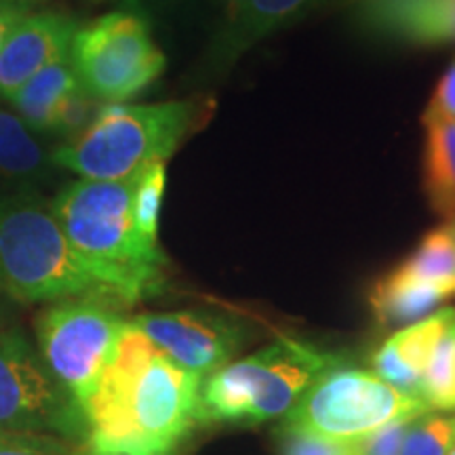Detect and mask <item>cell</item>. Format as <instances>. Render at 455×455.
I'll return each mask as SVG.
<instances>
[{"mask_svg": "<svg viewBox=\"0 0 455 455\" xmlns=\"http://www.w3.org/2000/svg\"><path fill=\"white\" fill-rule=\"evenodd\" d=\"M201 384L127 321L83 405L84 455H175L198 424Z\"/></svg>", "mask_w": 455, "mask_h": 455, "instance_id": "6da1fadb", "label": "cell"}, {"mask_svg": "<svg viewBox=\"0 0 455 455\" xmlns=\"http://www.w3.org/2000/svg\"><path fill=\"white\" fill-rule=\"evenodd\" d=\"M138 178L140 173L118 181H74L51 203L78 258L124 306L155 298L167 284V258L133 221Z\"/></svg>", "mask_w": 455, "mask_h": 455, "instance_id": "7a4b0ae2", "label": "cell"}, {"mask_svg": "<svg viewBox=\"0 0 455 455\" xmlns=\"http://www.w3.org/2000/svg\"><path fill=\"white\" fill-rule=\"evenodd\" d=\"M209 118V101L110 104L93 123L51 155L83 180L118 181L155 163H167L192 131Z\"/></svg>", "mask_w": 455, "mask_h": 455, "instance_id": "3957f363", "label": "cell"}, {"mask_svg": "<svg viewBox=\"0 0 455 455\" xmlns=\"http://www.w3.org/2000/svg\"><path fill=\"white\" fill-rule=\"evenodd\" d=\"M0 293L21 304L101 298L124 306L78 258L51 207L21 196L0 201Z\"/></svg>", "mask_w": 455, "mask_h": 455, "instance_id": "277c9868", "label": "cell"}, {"mask_svg": "<svg viewBox=\"0 0 455 455\" xmlns=\"http://www.w3.org/2000/svg\"><path fill=\"white\" fill-rule=\"evenodd\" d=\"M339 356L308 341L281 338L209 375L198 395V424H259L291 409Z\"/></svg>", "mask_w": 455, "mask_h": 455, "instance_id": "5b68a950", "label": "cell"}, {"mask_svg": "<svg viewBox=\"0 0 455 455\" xmlns=\"http://www.w3.org/2000/svg\"><path fill=\"white\" fill-rule=\"evenodd\" d=\"M422 413H428V407L419 398L405 395L375 373L335 365L318 375L284 413L281 426L329 441L355 443L395 419Z\"/></svg>", "mask_w": 455, "mask_h": 455, "instance_id": "8992f818", "label": "cell"}, {"mask_svg": "<svg viewBox=\"0 0 455 455\" xmlns=\"http://www.w3.org/2000/svg\"><path fill=\"white\" fill-rule=\"evenodd\" d=\"M118 306L101 298L64 299L49 306L36 321L38 352L81 411L127 323Z\"/></svg>", "mask_w": 455, "mask_h": 455, "instance_id": "52a82bcc", "label": "cell"}, {"mask_svg": "<svg viewBox=\"0 0 455 455\" xmlns=\"http://www.w3.org/2000/svg\"><path fill=\"white\" fill-rule=\"evenodd\" d=\"M70 61L83 87L108 104H123L140 95L167 66L146 21L123 11L78 28Z\"/></svg>", "mask_w": 455, "mask_h": 455, "instance_id": "ba28073f", "label": "cell"}, {"mask_svg": "<svg viewBox=\"0 0 455 455\" xmlns=\"http://www.w3.org/2000/svg\"><path fill=\"white\" fill-rule=\"evenodd\" d=\"M0 428L83 439L81 407L20 329L0 333Z\"/></svg>", "mask_w": 455, "mask_h": 455, "instance_id": "9c48e42d", "label": "cell"}, {"mask_svg": "<svg viewBox=\"0 0 455 455\" xmlns=\"http://www.w3.org/2000/svg\"><path fill=\"white\" fill-rule=\"evenodd\" d=\"M131 323L163 355L201 378L226 367L244 341L236 321L209 312H148Z\"/></svg>", "mask_w": 455, "mask_h": 455, "instance_id": "30bf717a", "label": "cell"}, {"mask_svg": "<svg viewBox=\"0 0 455 455\" xmlns=\"http://www.w3.org/2000/svg\"><path fill=\"white\" fill-rule=\"evenodd\" d=\"M76 30V21L64 13H26L0 49V98L7 100L34 74L70 55Z\"/></svg>", "mask_w": 455, "mask_h": 455, "instance_id": "8fae6325", "label": "cell"}, {"mask_svg": "<svg viewBox=\"0 0 455 455\" xmlns=\"http://www.w3.org/2000/svg\"><path fill=\"white\" fill-rule=\"evenodd\" d=\"M325 0H228L224 26L213 44L220 68L230 66L268 34L293 24Z\"/></svg>", "mask_w": 455, "mask_h": 455, "instance_id": "7c38bea8", "label": "cell"}, {"mask_svg": "<svg viewBox=\"0 0 455 455\" xmlns=\"http://www.w3.org/2000/svg\"><path fill=\"white\" fill-rule=\"evenodd\" d=\"M453 316L455 308H443L396 331L375 352V375L405 395L419 398L432 350Z\"/></svg>", "mask_w": 455, "mask_h": 455, "instance_id": "4fadbf2b", "label": "cell"}, {"mask_svg": "<svg viewBox=\"0 0 455 455\" xmlns=\"http://www.w3.org/2000/svg\"><path fill=\"white\" fill-rule=\"evenodd\" d=\"M373 30L419 44L455 41V0H356Z\"/></svg>", "mask_w": 455, "mask_h": 455, "instance_id": "5bb4252c", "label": "cell"}, {"mask_svg": "<svg viewBox=\"0 0 455 455\" xmlns=\"http://www.w3.org/2000/svg\"><path fill=\"white\" fill-rule=\"evenodd\" d=\"M447 299L451 298L441 287L409 275L403 266L379 278L369 298L375 318L384 327L411 325L419 318L432 315V310L439 308Z\"/></svg>", "mask_w": 455, "mask_h": 455, "instance_id": "9a60e30c", "label": "cell"}, {"mask_svg": "<svg viewBox=\"0 0 455 455\" xmlns=\"http://www.w3.org/2000/svg\"><path fill=\"white\" fill-rule=\"evenodd\" d=\"M78 87L81 81L68 55L34 74L24 87L9 95L7 101L32 131H49L57 110Z\"/></svg>", "mask_w": 455, "mask_h": 455, "instance_id": "2e32d148", "label": "cell"}, {"mask_svg": "<svg viewBox=\"0 0 455 455\" xmlns=\"http://www.w3.org/2000/svg\"><path fill=\"white\" fill-rule=\"evenodd\" d=\"M424 184L435 212L455 218V121L424 114Z\"/></svg>", "mask_w": 455, "mask_h": 455, "instance_id": "e0dca14e", "label": "cell"}, {"mask_svg": "<svg viewBox=\"0 0 455 455\" xmlns=\"http://www.w3.org/2000/svg\"><path fill=\"white\" fill-rule=\"evenodd\" d=\"M49 161L32 129L17 114L0 108V178L34 180Z\"/></svg>", "mask_w": 455, "mask_h": 455, "instance_id": "ac0fdd59", "label": "cell"}, {"mask_svg": "<svg viewBox=\"0 0 455 455\" xmlns=\"http://www.w3.org/2000/svg\"><path fill=\"white\" fill-rule=\"evenodd\" d=\"M401 266L455 298V218L430 230Z\"/></svg>", "mask_w": 455, "mask_h": 455, "instance_id": "d6986e66", "label": "cell"}, {"mask_svg": "<svg viewBox=\"0 0 455 455\" xmlns=\"http://www.w3.org/2000/svg\"><path fill=\"white\" fill-rule=\"evenodd\" d=\"M419 398L428 411H455V316L432 350Z\"/></svg>", "mask_w": 455, "mask_h": 455, "instance_id": "ffe728a7", "label": "cell"}, {"mask_svg": "<svg viewBox=\"0 0 455 455\" xmlns=\"http://www.w3.org/2000/svg\"><path fill=\"white\" fill-rule=\"evenodd\" d=\"M455 445V415L428 411L411 419L398 455H449Z\"/></svg>", "mask_w": 455, "mask_h": 455, "instance_id": "44dd1931", "label": "cell"}, {"mask_svg": "<svg viewBox=\"0 0 455 455\" xmlns=\"http://www.w3.org/2000/svg\"><path fill=\"white\" fill-rule=\"evenodd\" d=\"M167 184L164 163H155L140 173L133 192V221L138 232L148 241L158 243V215Z\"/></svg>", "mask_w": 455, "mask_h": 455, "instance_id": "7402d4cb", "label": "cell"}, {"mask_svg": "<svg viewBox=\"0 0 455 455\" xmlns=\"http://www.w3.org/2000/svg\"><path fill=\"white\" fill-rule=\"evenodd\" d=\"M0 455H84V449L51 432L0 428Z\"/></svg>", "mask_w": 455, "mask_h": 455, "instance_id": "603a6c76", "label": "cell"}, {"mask_svg": "<svg viewBox=\"0 0 455 455\" xmlns=\"http://www.w3.org/2000/svg\"><path fill=\"white\" fill-rule=\"evenodd\" d=\"M281 451L283 455H356L358 441H329L310 432L281 426Z\"/></svg>", "mask_w": 455, "mask_h": 455, "instance_id": "cb8c5ba5", "label": "cell"}, {"mask_svg": "<svg viewBox=\"0 0 455 455\" xmlns=\"http://www.w3.org/2000/svg\"><path fill=\"white\" fill-rule=\"evenodd\" d=\"M411 419L413 418L395 419V422L386 424L384 428L375 430L373 435L367 436V439L358 441L356 455H398Z\"/></svg>", "mask_w": 455, "mask_h": 455, "instance_id": "d4e9b609", "label": "cell"}, {"mask_svg": "<svg viewBox=\"0 0 455 455\" xmlns=\"http://www.w3.org/2000/svg\"><path fill=\"white\" fill-rule=\"evenodd\" d=\"M428 116H441L447 121H455V61L436 84L435 95H432L426 112Z\"/></svg>", "mask_w": 455, "mask_h": 455, "instance_id": "484cf974", "label": "cell"}, {"mask_svg": "<svg viewBox=\"0 0 455 455\" xmlns=\"http://www.w3.org/2000/svg\"><path fill=\"white\" fill-rule=\"evenodd\" d=\"M26 15V7H20V4H4L0 3V49H3L4 41L13 28L24 20Z\"/></svg>", "mask_w": 455, "mask_h": 455, "instance_id": "4316f807", "label": "cell"}, {"mask_svg": "<svg viewBox=\"0 0 455 455\" xmlns=\"http://www.w3.org/2000/svg\"><path fill=\"white\" fill-rule=\"evenodd\" d=\"M0 3H4V4H20V7H28V4L38 3V0H0Z\"/></svg>", "mask_w": 455, "mask_h": 455, "instance_id": "83f0119b", "label": "cell"}, {"mask_svg": "<svg viewBox=\"0 0 455 455\" xmlns=\"http://www.w3.org/2000/svg\"><path fill=\"white\" fill-rule=\"evenodd\" d=\"M449 455H455V445H453V449H451V451H449Z\"/></svg>", "mask_w": 455, "mask_h": 455, "instance_id": "f1b7e54d", "label": "cell"}]
</instances>
